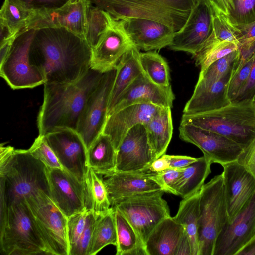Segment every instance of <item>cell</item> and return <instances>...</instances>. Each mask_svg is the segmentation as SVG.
<instances>
[{
  "label": "cell",
  "mask_w": 255,
  "mask_h": 255,
  "mask_svg": "<svg viewBox=\"0 0 255 255\" xmlns=\"http://www.w3.org/2000/svg\"><path fill=\"white\" fill-rule=\"evenodd\" d=\"M153 161L144 124L131 128L117 150L116 171L147 172Z\"/></svg>",
  "instance_id": "obj_19"
},
{
  "label": "cell",
  "mask_w": 255,
  "mask_h": 255,
  "mask_svg": "<svg viewBox=\"0 0 255 255\" xmlns=\"http://www.w3.org/2000/svg\"><path fill=\"white\" fill-rule=\"evenodd\" d=\"M50 198L67 217L86 209L84 182L62 168H48Z\"/></svg>",
  "instance_id": "obj_17"
},
{
  "label": "cell",
  "mask_w": 255,
  "mask_h": 255,
  "mask_svg": "<svg viewBox=\"0 0 255 255\" xmlns=\"http://www.w3.org/2000/svg\"><path fill=\"white\" fill-rule=\"evenodd\" d=\"M161 107L149 103L130 105L107 117L103 133L109 136L116 150L128 131L139 124H145Z\"/></svg>",
  "instance_id": "obj_24"
},
{
  "label": "cell",
  "mask_w": 255,
  "mask_h": 255,
  "mask_svg": "<svg viewBox=\"0 0 255 255\" xmlns=\"http://www.w3.org/2000/svg\"><path fill=\"white\" fill-rule=\"evenodd\" d=\"M212 33L220 41H229L238 45L236 28L224 12L212 13Z\"/></svg>",
  "instance_id": "obj_41"
},
{
  "label": "cell",
  "mask_w": 255,
  "mask_h": 255,
  "mask_svg": "<svg viewBox=\"0 0 255 255\" xmlns=\"http://www.w3.org/2000/svg\"><path fill=\"white\" fill-rule=\"evenodd\" d=\"M171 168H185L198 160V158H194L182 155H169Z\"/></svg>",
  "instance_id": "obj_51"
},
{
  "label": "cell",
  "mask_w": 255,
  "mask_h": 255,
  "mask_svg": "<svg viewBox=\"0 0 255 255\" xmlns=\"http://www.w3.org/2000/svg\"><path fill=\"white\" fill-rule=\"evenodd\" d=\"M211 8L212 13L218 12H225L223 8L218 0H203Z\"/></svg>",
  "instance_id": "obj_54"
},
{
  "label": "cell",
  "mask_w": 255,
  "mask_h": 255,
  "mask_svg": "<svg viewBox=\"0 0 255 255\" xmlns=\"http://www.w3.org/2000/svg\"><path fill=\"white\" fill-rule=\"evenodd\" d=\"M252 101H253L254 106L255 107V94L254 95V96H253V97L252 98Z\"/></svg>",
  "instance_id": "obj_56"
},
{
  "label": "cell",
  "mask_w": 255,
  "mask_h": 255,
  "mask_svg": "<svg viewBox=\"0 0 255 255\" xmlns=\"http://www.w3.org/2000/svg\"><path fill=\"white\" fill-rule=\"evenodd\" d=\"M228 221L222 174L214 176L200 190L198 255H213L217 238Z\"/></svg>",
  "instance_id": "obj_6"
},
{
  "label": "cell",
  "mask_w": 255,
  "mask_h": 255,
  "mask_svg": "<svg viewBox=\"0 0 255 255\" xmlns=\"http://www.w3.org/2000/svg\"><path fill=\"white\" fill-rule=\"evenodd\" d=\"M184 168H170L158 173H153V177L164 192L173 194V187L181 175Z\"/></svg>",
  "instance_id": "obj_47"
},
{
  "label": "cell",
  "mask_w": 255,
  "mask_h": 255,
  "mask_svg": "<svg viewBox=\"0 0 255 255\" xmlns=\"http://www.w3.org/2000/svg\"><path fill=\"white\" fill-rule=\"evenodd\" d=\"M117 150L110 137L102 133L87 150V166L105 176L116 171Z\"/></svg>",
  "instance_id": "obj_30"
},
{
  "label": "cell",
  "mask_w": 255,
  "mask_h": 255,
  "mask_svg": "<svg viewBox=\"0 0 255 255\" xmlns=\"http://www.w3.org/2000/svg\"><path fill=\"white\" fill-rule=\"evenodd\" d=\"M91 4L89 0H70L59 8L37 13L26 30L60 27L85 39L88 14Z\"/></svg>",
  "instance_id": "obj_18"
},
{
  "label": "cell",
  "mask_w": 255,
  "mask_h": 255,
  "mask_svg": "<svg viewBox=\"0 0 255 255\" xmlns=\"http://www.w3.org/2000/svg\"><path fill=\"white\" fill-rule=\"evenodd\" d=\"M174 99L171 85H158L143 73L121 95L109 115L126 106L138 103H149L171 108Z\"/></svg>",
  "instance_id": "obj_23"
},
{
  "label": "cell",
  "mask_w": 255,
  "mask_h": 255,
  "mask_svg": "<svg viewBox=\"0 0 255 255\" xmlns=\"http://www.w3.org/2000/svg\"><path fill=\"white\" fill-rule=\"evenodd\" d=\"M254 53L238 71L233 74H230L227 86V92L231 101L235 100L248 80L254 62Z\"/></svg>",
  "instance_id": "obj_43"
},
{
  "label": "cell",
  "mask_w": 255,
  "mask_h": 255,
  "mask_svg": "<svg viewBox=\"0 0 255 255\" xmlns=\"http://www.w3.org/2000/svg\"><path fill=\"white\" fill-rule=\"evenodd\" d=\"M179 137L199 148L204 156L221 165L237 161L244 149L217 133L189 124H180Z\"/></svg>",
  "instance_id": "obj_13"
},
{
  "label": "cell",
  "mask_w": 255,
  "mask_h": 255,
  "mask_svg": "<svg viewBox=\"0 0 255 255\" xmlns=\"http://www.w3.org/2000/svg\"><path fill=\"white\" fill-rule=\"evenodd\" d=\"M255 236V193L246 206L227 223L215 242L213 255H236Z\"/></svg>",
  "instance_id": "obj_16"
},
{
  "label": "cell",
  "mask_w": 255,
  "mask_h": 255,
  "mask_svg": "<svg viewBox=\"0 0 255 255\" xmlns=\"http://www.w3.org/2000/svg\"><path fill=\"white\" fill-rule=\"evenodd\" d=\"M234 24L236 29L238 45L243 41L255 38V20L246 24Z\"/></svg>",
  "instance_id": "obj_50"
},
{
  "label": "cell",
  "mask_w": 255,
  "mask_h": 255,
  "mask_svg": "<svg viewBox=\"0 0 255 255\" xmlns=\"http://www.w3.org/2000/svg\"><path fill=\"white\" fill-rule=\"evenodd\" d=\"M231 71L216 82L203 85L197 83L192 95L186 103L183 114L194 115L220 108L231 101L227 86Z\"/></svg>",
  "instance_id": "obj_26"
},
{
  "label": "cell",
  "mask_w": 255,
  "mask_h": 255,
  "mask_svg": "<svg viewBox=\"0 0 255 255\" xmlns=\"http://www.w3.org/2000/svg\"><path fill=\"white\" fill-rule=\"evenodd\" d=\"M25 200L49 254L69 255L68 218L44 192Z\"/></svg>",
  "instance_id": "obj_7"
},
{
  "label": "cell",
  "mask_w": 255,
  "mask_h": 255,
  "mask_svg": "<svg viewBox=\"0 0 255 255\" xmlns=\"http://www.w3.org/2000/svg\"><path fill=\"white\" fill-rule=\"evenodd\" d=\"M0 212L40 192L50 198L48 169L28 149H14L0 162Z\"/></svg>",
  "instance_id": "obj_3"
},
{
  "label": "cell",
  "mask_w": 255,
  "mask_h": 255,
  "mask_svg": "<svg viewBox=\"0 0 255 255\" xmlns=\"http://www.w3.org/2000/svg\"><path fill=\"white\" fill-rule=\"evenodd\" d=\"M102 176L88 167L84 181L86 208L92 210L97 218L106 214L111 208Z\"/></svg>",
  "instance_id": "obj_33"
},
{
  "label": "cell",
  "mask_w": 255,
  "mask_h": 255,
  "mask_svg": "<svg viewBox=\"0 0 255 255\" xmlns=\"http://www.w3.org/2000/svg\"><path fill=\"white\" fill-rule=\"evenodd\" d=\"M173 11L189 13L198 0H136Z\"/></svg>",
  "instance_id": "obj_46"
},
{
  "label": "cell",
  "mask_w": 255,
  "mask_h": 255,
  "mask_svg": "<svg viewBox=\"0 0 255 255\" xmlns=\"http://www.w3.org/2000/svg\"><path fill=\"white\" fill-rule=\"evenodd\" d=\"M200 212V191L183 198L175 219L183 225L190 243L191 255H198V220Z\"/></svg>",
  "instance_id": "obj_32"
},
{
  "label": "cell",
  "mask_w": 255,
  "mask_h": 255,
  "mask_svg": "<svg viewBox=\"0 0 255 255\" xmlns=\"http://www.w3.org/2000/svg\"><path fill=\"white\" fill-rule=\"evenodd\" d=\"M102 75L90 68L76 82L44 84L43 101L37 117L39 135L62 128L77 131L86 102Z\"/></svg>",
  "instance_id": "obj_2"
},
{
  "label": "cell",
  "mask_w": 255,
  "mask_h": 255,
  "mask_svg": "<svg viewBox=\"0 0 255 255\" xmlns=\"http://www.w3.org/2000/svg\"><path fill=\"white\" fill-rule=\"evenodd\" d=\"M105 177L111 207L132 197L163 191L152 172L115 171Z\"/></svg>",
  "instance_id": "obj_22"
},
{
  "label": "cell",
  "mask_w": 255,
  "mask_h": 255,
  "mask_svg": "<svg viewBox=\"0 0 255 255\" xmlns=\"http://www.w3.org/2000/svg\"><path fill=\"white\" fill-rule=\"evenodd\" d=\"M91 53L85 38L64 28L45 27L35 29L29 58L45 83H70L88 72Z\"/></svg>",
  "instance_id": "obj_1"
},
{
  "label": "cell",
  "mask_w": 255,
  "mask_h": 255,
  "mask_svg": "<svg viewBox=\"0 0 255 255\" xmlns=\"http://www.w3.org/2000/svg\"><path fill=\"white\" fill-rule=\"evenodd\" d=\"M117 19L136 18L155 20L176 32L187 21L189 13L173 11L136 0H89Z\"/></svg>",
  "instance_id": "obj_11"
},
{
  "label": "cell",
  "mask_w": 255,
  "mask_h": 255,
  "mask_svg": "<svg viewBox=\"0 0 255 255\" xmlns=\"http://www.w3.org/2000/svg\"><path fill=\"white\" fill-rule=\"evenodd\" d=\"M117 231L116 255H146L145 250L134 229L115 207Z\"/></svg>",
  "instance_id": "obj_34"
},
{
  "label": "cell",
  "mask_w": 255,
  "mask_h": 255,
  "mask_svg": "<svg viewBox=\"0 0 255 255\" xmlns=\"http://www.w3.org/2000/svg\"><path fill=\"white\" fill-rule=\"evenodd\" d=\"M36 12L11 0H4L0 10V24L12 37L26 30Z\"/></svg>",
  "instance_id": "obj_35"
},
{
  "label": "cell",
  "mask_w": 255,
  "mask_h": 255,
  "mask_svg": "<svg viewBox=\"0 0 255 255\" xmlns=\"http://www.w3.org/2000/svg\"><path fill=\"white\" fill-rule=\"evenodd\" d=\"M212 31V10L204 0H198L184 25L175 32L168 47L172 50L185 52L195 57Z\"/></svg>",
  "instance_id": "obj_15"
},
{
  "label": "cell",
  "mask_w": 255,
  "mask_h": 255,
  "mask_svg": "<svg viewBox=\"0 0 255 255\" xmlns=\"http://www.w3.org/2000/svg\"><path fill=\"white\" fill-rule=\"evenodd\" d=\"M212 164V161L203 155L184 168L173 187V194L185 198L199 191L211 173Z\"/></svg>",
  "instance_id": "obj_31"
},
{
  "label": "cell",
  "mask_w": 255,
  "mask_h": 255,
  "mask_svg": "<svg viewBox=\"0 0 255 255\" xmlns=\"http://www.w3.org/2000/svg\"><path fill=\"white\" fill-rule=\"evenodd\" d=\"M44 136L62 167L84 182L88 168L87 148L78 132L71 128H62Z\"/></svg>",
  "instance_id": "obj_12"
},
{
  "label": "cell",
  "mask_w": 255,
  "mask_h": 255,
  "mask_svg": "<svg viewBox=\"0 0 255 255\" xmlns=\"http://www.w3.org/2000/svg\"><path fill=\"white\" fill-rule=\"evenodd\" d=\"M108 245H117V231L114 209L96 218L88 255H95Z\"/></svg>",
  "instance_id": "obj_36"
},
{
  "label": "cell",
  "mask_w": 255,
  "mask_h": 255,
  "mask_svg": "<svg viewBox=\"0 0 255 255\" xmlns=\"http://www.w3.org/2000/svg\"><path fill=\"white\" fill-rule=\"evenodd\" d=\"M0 215L2 254L50 255L26 200L12 204Z\"/></svg>",
  "instance_id": "obj_5"
},
{
  "label": "cell",
  "mask_w": 255,
  "mask_h": 255,
  "mask_svg": "<svg viewBox=\"0 0 255 255\" xmlns=\"http://www.w3.org/2000/svg\"><path fill=\"white\" fill-rule=\"evenodd\" d=\"M237 161L255 179V139L244 149Z\"/></svg>",
  "instance_id": "obj_48"
},
{
  "label": "cell",
  "mask_w": 255,
  "mask_h": 255,
  "mask_svg": "<svg viewBox=\"0 0 255 255\" xmlns=\"http://www.w3.org/2000/svg\"><path fill=\"white\" fill-rule=\"evenodd\" d=\"M139 50L133 47L121 58L116 68V74L110 94L108 115L116 101L128 86L143 73L139 60Z\"/></svg>",
  "instance_id": "obj_29"
},
{
  "label": "cell",
  "mask_w": 255,
  "mask_h": 255,
  "mask_svg": "<svg viewBox=\"0 0 255 255\" xmlns=\"http://www.w3.org/2000/svg\"><path fill=\"white\" fill-rule=\"evenodd\" d=\"M170 168L171 167L168 155L165 154L152 161L148 168L147 172L158 173Z\"/></svg>",
  "instance_id": "obj_52"
},
{
  "label": "cell",
  "mask_w": 255,
  "mask_h": 255,
  "mask_svg": "<svg viewBox=\"0 0 255 255\" xmlns=\"http://www.w3.org/2000/svg\"><path fill=\"white\" fill-rule=\"evenodd\" d=\"M236 255H255V236Z\"/></svg>",
  "instance_id": "obj_53"
},
{
  "label": "cell",
  "mask_w": 255,
  "mask_h": 255,
  "mask_svg": "<svg viewBox=\"0 0 255 255\" xmlns=\"http://www.w3.org/2000/svg\"><path fill=\"white\" fill-rule=\"evenodd\" d=\"M233 24H242L255 20V0H236L233 10L228 15Z\"/></svg>",
  "instance_id": "obj_44"
},
{
  "label": "cell",
  "mask_w": 255,
  "mask_h": 255,
  "mask_svg": "<svg viewBox=\"0 0 255 255\" xmlns=\"http://www.w3.org/2000/svg\"><path fill=\"white\" fill-rule=\"evenodd\" d=\"M139 60L143 73L151 81L161 86L170 85L169 67L161 55L151 51L140 52Z\"/></svg>",
  "instance_id": "obj_38"
},
{
  "label": "cell",
  "mask_w": 255,
  "mask_h": 255,
  "mask_svg": "<svg viewBox=\"0 0 255 255\" xmlns=\"http://www.w3.org/2000/svg\"><path fill=\"white\" fill-rule=\"evenodd\" d=\"M116 69L103 73L89 97L80 116L77 131L88 149L103 133L108 117V107Z\"/></svg>",
  "instance_id": "obj_10"
},
{
  "label": "cell",
  "mask_w": 255,
  "mask_h": 255,
  "mask_svg": "<svg viewBox=\"0 0 255 255\" xmlns=\"http://www.w3.org/2000/svg\"><path fill=\"white\" fill-rule=\"evenodd\" d=\"M25 8L36 13L59 8L70 0H11Z\"/></svg>",
  "instance_id": "obj_45"
},
{
  "label": "cell",
  "mask_w": 255,
  "mask_h": 255,
  "mask_svg": "<svg viewBox=\"0 0 255 255\" xmlns=\"http://www.w3.org/2000/svg\"><path fill=\"white\" fill-rule=\"evenodd\" d=\"M122 20L134 46L145 51L169 46L175 32L171 27L155 20L136 18Z\"/></svg>",
  "instance_id": "obj_25"
},
{
  "label": "cell",
  "mask_w": 255,
  "mask_h": 255,
  "mask_svg": "<svg viewBox=\"0 0 255 255\" xmlns=\"http://www.w3.org/2000/svg\"><path fill=\"white\" fill-rule=\"evenodd\" d=\"M238 54V50H237L212 63L204 72L199 73L197 83L208 85L219 80L231 71L233 64Z\"/></svg>",
  "instance_id": "obj_40"
},
{
  "label": "cell",
  "mask_w": 255,
  "mask_h": 255,
  "mask_svg": "<svg viewBox=\"0 0 255 255\" xmlns=\"http://www.w3.org/2000/svg\"><path fill=\"white\" fill-rule=\"evenodd\" d=\"M180 124H189L233 141L244 149L255 139V107L252 99L231 102L205 113L183 114Z\"/></svg>",
  "instance_id": "obj_4"
},
{
  "label": "cell",
  "mask_w": 255,
  "mask_h": 255,
  "mask_svg": "<svg viewBox=\"0 0 255 255\" xmlns=\"http://www.w3.org/2000/svg\"><path fill=\"white\" fill-rule=\"evenodd\" d=\"M133 47L123 20L113 17L108 28L92 49L90 68L103 74L115 69L122 56Z\"/></svg>",
  "instance_id": "obj_14"
},
{
  "label": "cell",
  "mask_w": 255,
  "mask_h": 255,
  "mask_svg": "<svg viewBox=\"0 0 255 255\" xmlns=\"http://www.w3.org/2000/svg\"><path fill=\"white\" fill-rule=\"evenodd\" d=\"M96 218L94 212L86 208L68 218L69 255H88Z\"/></svg>",
  "instance_id": "obj_27"
},
{
  "label": "cell",
  "mask_w": 255,
  "mask_h": 255,
  "mask_svg": "<svg viewBox=\"0 0 255 255\" xmlns=\"http://www.w3.org/2000/svg\"><path fill=\"white\" fill-rule=\"evenodd\" d=\"M145 251L146 255H191L184 227L171 216L162 220L150 233Z\"/></svg>",
  "instance_id": "obj_21"
},
{
  "label": "cell",
  "mask_w": 255,
  "mask_h": 255,
  "mask_svg": "<svg viewBox=\"0 0 255 255\" xmlns=\"http://www.w3.org/2000/svg\"><path fill=\"white\" fill-rule=\"evenodd\" d=\"M113 16L108 12L96 6H90L85 40L92 49L110 25Z\"/></svg>",
  "instance_id": "obj_39"
},
{
  "label": "cell",
  "mask_w": 255,
  "mask_h": 255,
  "mask_svg": "<svg viewBox=\"0 0 255 255\" xmlns=\"http://www.w3.org/2000/svg\"><path fill=\"white\" fill-rule=\"evenodd\" d=\"M225 13L228 15L233 10L236 0H218Z\"/></svg>",
  "instance_id": "obj_55"
},
{
  "label": "cell",
  "mask_w": 255,
  "mask_h": 255,
  "mask_svg": "<svg viewBox=\"0 0 255 255\" xmlns=\"http://www.w3.org/2000/svg\"><path fill=\"white\" fill-rule=\"evenodd\" d=\"M34 32V29L20 32L0 60V76L13 89L32 88L45 83L42 73L29 61V48Z\"/></svg>",
  "instance_id": "obj_8"
},
{
  "label": "cell",
  "mask_w": 255,
  "mask_h": 255,
  "mask_svg": "<svg viewBox=\"0 0 255 255\" xmlns=\"http://www.w3.org/2000/svg\"><path fill=\"white\" fill-rule=\"evenodd\" d=\"M28 150L34 157L44 163L48 168H63L44 135H38Z\"/></svg>",
  "instance_id": "obj_42"
},
{
  "label": "cell",
  "mask_w": 255,
  "mask_h": 255,
  "mask_svg": "<svg viewBox=\"0 0 255 255\" xmlns=\"http://www.w3.org/2000/svg\"><path fill=\"white\" fill-rule=\"evenodd\" d=\"M164 193L161 191L132 197L112 207L116 208L131 225L145 250L152 231L162 220L171 216L168 204L163 198Z\"/></svg>",
  "instance_id": "obj_9"
},
{
  "label": "cell",
  "mask_w": 255,
  "mask_h": 255,
  "mask_svg": "<svg viewBox=\"0 0 255 255\" xmlns=\"http://www.w3.org/2000/svg\"><path fill=\"white\" fill-rule=\"evenodd\" d=\"M230 223L246 206L255 193V178L237 161L221 165Z\"/></svg>",
  "instance_id": "obj_20"
},
{
  "label": "cell",
  "mask_w": 255,
  "mask_h": 255,
  "mask_svg": "<svg viewBox=\"0 0 255 255\" xmlns=\"http://www.w3.org/2000/svg\"><path fill=\"white\" fill-rule=\"evenodd\" d=\"M254 55V62L248 80L244 87L239 92L235 100L233 101L245 99H252L255 94V52Z\"/></svg>",
  "instance_id": "obj_49"
},
{
  "label": "cell",
  "mask_w": 255,
  "mask_h": 255,
  "mask_svg": "<svg viewBox=\"0 0 255 255\" xmlns=\"http://www.w3.org/2000/svg\"><path fill=\"white\" fill-rule=\"evenodd\" d=\"M238 49V45L237 44L220 41L215 38L211 32L201 50L195 57L196 65L200 66V73H202L212 63Z\"/></svg>",
  "instance_id": "obj_37"
},
{
  "label": "cell",
  "mask_w": 255,
  "mask_h": 255,
  "mask_svg": "<svg viewBox=\"0 0 255 255\" xmlns=\"http://www.w3.org/2000/svg\"><path fill=\"white\" fill-rule=\"evenodd\" d=\"M153 160L165 154L173 134L171 108L161 107L144 124Z\"/></svg>",
  "instance_id": "obj_28"
}]
</instances>
